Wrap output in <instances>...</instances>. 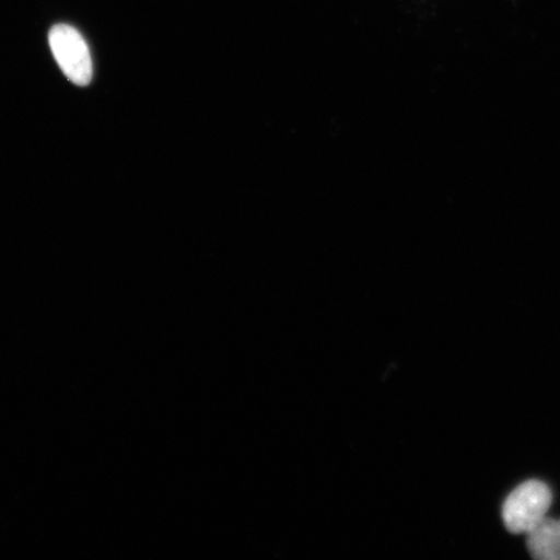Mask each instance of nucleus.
<instances>
[{"instance_id": "nucleus-1", "label": "nucleus", "mask_w": 560, "mask_h": 560, "mask_svg": "<svg viewBox=\"0 0 560 560\" xmlns=\"http://www.w3.org/2000/svg\"><path fill=\"white\" fill-rule=\"evenodd\" d=\"M551 502V490L545 482L525 481L503 502L502 521L511 534H528L548 516Z\"/></svg>"}, {"instance_id": "nucleus-2", "label": "nucleus", "mask_w": 560, "mask_h": 560, "mask_svg": "<svg viewBox=\"0 0 560 560\" xmlns=\"http://www.w3.org/2000/svg\"><path fill=\"white\" fill-rule=\"evenodd\" d=\"M48 42L67 79L74 85H89L93 80V59L81 33L67 24L55 25L48 34Z\"/></svg>"}, {"instance_id": "nucleus-3", "label": "nucleus", "mask_w": 560, "mask_h": 560, "mask_svg": "<svg viewBox=\"0 0 560 560\" xmlns=\"http://www.w3.org/2000/svg\"><path fill=\"white\" fill-rule=\"evenodd\" d=\"M527 535L532 557L538 560H560V520L546 516Z\"/></svg>"}]
</instances>
